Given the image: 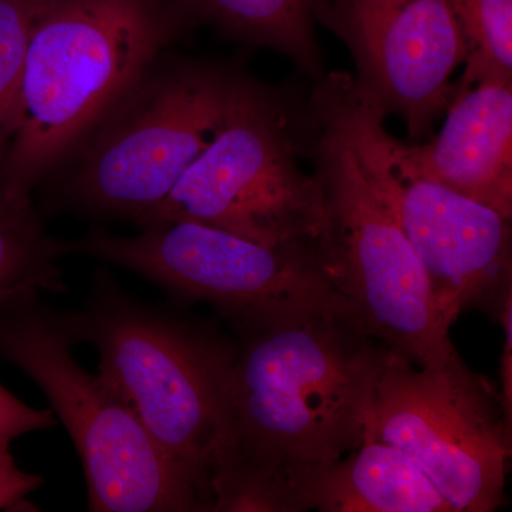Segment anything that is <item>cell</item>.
Returning a JSON list of instances; mask_svg holds the SVG:
<instances>
[{
	"mask_svg": "<svg viewBox=\"0 0 512 512\" xmlns=\"http://www.w3.org/2000/svg\"><path fill=\"white\" fill-rule=\"evenodd\" d=\"M234 325L214 511L289 512L301 478L365 441L389 349L349 309Z\"/></svg>",
	"mask_w": 512,
	"mask_h": 512,
	"instance_id": "cell-1",
	"label": "cell"
},
{
	"mask_svg": "<svg viewBox=\"0 0 512 512\" xmlns=\"http://www.w3.org/2000/svg\"><path fill=\"white\" fill-rule=\"evenodd\" d=\"M185 28L170 0H45L10 117L0 190L29 195Z\"/></svg>",
	"mask_w": 512,
	"mask_h": 512,
	"instance_id": "cell-2",
	"label": "cell"
},
{
	"mask_svg": "<svg viewBox=\"0 0 512 512\" xmlns=\"http://www.w3.org/2000/svg\"><path fill=\"white\" fill-rule=\"evenodd\" d=\"M308 94L235 72L211 143L141 224L190 221L275 247L326 234L316 175L306 173Z\"/></svg>",
	"mask_w": 512,
	"mask_h": 512,
	"instance_id": "cell-3",
	"label": "cell"
},
{
	"mask_svg": "<svg viewBox=\"0 0 512 512\" xmlns=\"http://www.w3.org/2000/svg\"><path fill=\"white\" fill-rule=\"evenodd\" d=\"M64 322L74 343L97 349L100 375L214 511L234 345L137 302L107 278L99 279L86 308L64 315Z\"/></svg>",
	"mask_w": 512,
	"mask_h": 512,
	"instance_id": "cell-4",
	"label": "cell"
},
{
	"mask_svg": "<svg viewBox=\"0 0 512 512\" xmlns=\"http://www.w3.org/2000/svg\"><path fill=\"white\" fill-rule=\"evenodd\" d=\"M309 99L346 141L409 239L441 326L450 332L471 308L497 320L512 298L511 220L417 170L403 141L384 127L386 117L360 99L352 74H325Z\"/></svg>",
	"mask_w": 512,
	"mask_h": 512,
	"instance_id": "cell-5",
	"label": "cell"
},
{
	"mask_svg": "<svg viewBox=\"0 0 512 512\" xmlns=\"http://www.w3.org/2000/svg\"><path fill=\"white\" fill-rule=\"evenodd\" d=\"M73 345L64 315L39 296L0 308V359L42 389L69 431L82 460L89 511H211L120 393L74 360Z\"/></svg>",
	"mask_w": 512,
	"mask_h": 512,
	"instance_id": "cell-6",
	"label": "cell"
},
{
	"mask_svg": "<svg viewBox=\"0 0 512 512\" xmlns=\"http://www.w3.org/2000/svg\"><path fill=\"white\" fill-rule=\"evenodd\" d=\"M234 73L197 60L154 63L77 146L64 200L144 224L211 143Z\"/></svg>",
	"mask_w": 512,
	"mask_h": 512,
	"instance_id": "cell-7",
	"label": "cell"
},
{
	"mask_svg": "<svg viewBox=\"0 0 512 512\" xmlns=\"http://www.w3.org/2000/svg\"><path fill=\"white\" fill-rule=\"evenodd\" d=\"M136 237L93 231L56 241V255H87L124 266L183 298L211 303L232 322L318 309H349L322 238L266 247L190 221L144 225Z\"/></svg>",
	"mask_w": 512,
	"mask_h": 512,
	"instance_id": "cell-8",
	"label": "cell"
},
{
	"mask_svg": "<svg viewBox=\"0 0 512 512\" xmlns=\"http://www.w3.org/2000/svg\"><path fill=\"white\" fill-rule=\"evenodd\" d=\"M306 161L325 200L323 247L336 284L372 338L417 366L457 355L441 326L416 252L363 177L338 130L309 101Z\"/></svg>",
	"mask_w": 512,
	"mask_h": 512,
	"instance_id": "cell-9",
	"label": "cell"
},
{
	"mask_svg": "<svg viewBox=\"0 0 512 512\" xmlns=\"http://www.w3.org/2000/svg\"><path fill=\"white\" fill-rule=\"evenodd\" d=\"M511 420L500 390L458 353L417 366L389 350L366 439L399 448L451 511L493 512L505 503Z\"/></svg>",
	"mask_w": 512,
	"mask_h": 512,
	"instance_id": "cell-10",
	"label": "cell"
},
{
	"mask_svg": "<svg viewBox=\"0 0 512 512\" xmlns=\"http://www.w3.org/2000/svg\"><path fill=\"white\" fill-rule=\"evenodd\" d=\"M313 19L348 47L360 99L403 121L410 143L433 136L456 96L468 47L447 0H311Z\"/></svg>",
	"mask_w": 512,
	"mask_h": 512,
	"instance_id": "cell-11",
	"label": "cell"
},
{
	"mask_svg": "<svg viewBox=\"0 0 512 512\" xmlns=\"http://www.w3.org/2000/svg\"><path fill=\"white\" fill-rule=\"evenodd\" d=\"M436 136L403 143L431 180L512 220V83H480L451 101Z\"/></svg>",
	"mask_w": 512,
	"mask_h": 512,
	"instance_id": "cell-12",
	"label": "cell"
},
{
	"mask_svg": "<svg viewBox=\"0 0 512 512\" xmlns=\"http://www.w3.org/2000/svg\"><path fill=\"white\" fill-rule=\"evenodd\" d=\"M453 512L429 477L399 448L365 439L348 457L301 478L289 512Z\"/></svg>",
	"mask_w": 512,
	"mask_h": 512,
	"instance_id": "cell-13",
	"label": "cell"
},
{
	"mask_svg": "<svg viewBox=\"0 0 512 512\" xmlns=\"http://www.w3.org/2000/svg\"><path fill=\"white\" fill-rule=\"evenodd\" d=\"M187 26L205 23L239 42L275 50L319 82L325 62L311 0H170Z\"/></svg>",
	"mask_w": 512,
	"mask_h": 512,
	"instance_id": "cell-14",
	"label": "cell"
},
{
	"mask_svg": "<svg viewBox=\"0 0 512 512\" xmlns=\"http://www.w3.org/2000/svg\"><path fill=\"white\" fill-rule=\"evenodd\" d=\"M55 241L46 234L29 195L0 190V308L42 292H67L55 264Z\"/></svg>",
	"mask_w": 512,
	"mask_h": 512,
	"instance_id": "cell-15",
	"label": "cell"
},
{
	"mask_svg": "<svg viewBox=\"0 0 512 512\" xmlns=\"http://www.w3.org/2000/svg\"><path fill=\"white\" fill-rule=\"evenodd\" d=\"M447 2L468 47L456 96L480 83H512V0Z\"/></svg>",
	"mask_w": 512,
	"mask_h": 512,
	"instance_id": "cell-16",
	"label": "cell"
},
{
	"mask_svg": "<svg viewBox=\"0 0 512 512\" xmlns=\"http://www.w3.org/2000/svg\"><path fill=\"white\" fill-rule=\"evenodd\" d=\"M45 0H0V167L18 97L30 33Z\"/></svg>",
	"mask_w": 512,
	"mask_h": 512,
	"instance_id": "cell-17",
	"label": "cell"
},
{
	"mask_svg": "<svg viewBox=\"0 0 512 512\" xmlns=\"http://www.w3.org/2000/svg\"><path fill=\"white\" fill-rule=\"evenodd\" d=\"M55 426L52 409H32L0 384V447L9 448L10 443L23 434Z\"/></svg>",
	"mask_w": 512,
	"mask_h": 512,
	"instance_id": "cell-18",
	"label": "cell"
},
{
	"mask_svg": "<svg viewBox=\"0 0 512 512\" xmlns=\"http://www.w3.org/2000/svg\"><path fill=\"white\" fill-rule=\"evenodd\" d=\"M42 484L39 476L20 470L9 448L0 447V510L18 507Z\"/></svg>",
	"mask_w": 512,
	"mask_h": 512,
	"instance_id": "cell-19",
	"label": "cell"
},
{
	"mask_svg": "<svg viewBox=\"0 0 512 512\" xmlns=\"http://www.w3.org/2000/svg\"><path fill=\"white\" fill-rule=\"evenodd\" d=\"M512 298L498 315L497 322L504 330V352L501 357V399L508 417L512 419Z\"/></svg>",
	"mask_w": 512,
	"mask_h": 512,
	"instance_id": "cell-20",
	"label": "cell"
}]
</instances>
